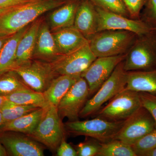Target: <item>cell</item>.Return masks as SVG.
Listing matches in <instances>:
<instances>
[{
	"label": "cell",
	"instance_id": "cell-38",
	"mask_svg": "<svg viewBox=\"0 0 156 156\" xmlns=\"http://www.w3.org/2000/svg\"><path fill=\"white\" fill-rule=\"evenodd\" d=\"M17 7V6H16V7H11V8H0V16H1V15H2V14H5L6 12H8V11H10V10L14 9V8H15V7Z\"/></svg>",
	"mask_w": 156,
	"mask_h": 156
},
{
	"label": "cell",
	"instance_id": "cell-33",
	"mask_svg": "<svg viewBox=\"0 0 156 156\" xmlns=\"http://www.w3.org/2000/svg\"><path fill=\"white\" fill-rule=\"evenodd\" d=\"M142 106L150 113L155 122L156 128V95L146 92H139Z\"/></svg>",
	"mask_w": 156,
	"mask_h": 156
},
{
	"label": "cell",
	"instance_id": "cell-11",
	"mask_svg": "<svg viewBox=\"0 0 156 156\" xmlns=\"http://www.w3.org/2000/svg\"><path fill=\"white\" fill-rule=\"evenodd\" d=\"M89 86L80 77L59 101L57 108L62 119L67 118L69 122L79 119V115L89 97Z\"/></svg>",
	"mask_w": 156,
	"mask_h": 156
},
{
	"label": "cell",
	"instance_id": "cell-6",
	"mask_svg": "<svg viewBox=\"0 0 156 156\" xmlns=\"http://www.w3.org/2000/svg\"><path fill=\"white\" fill-rule=\"evenodd\" d=\"M125 121L112 122L96 117L85 121H68L64 125L66 130L74 136H85L105 143L114 139Z\"/></svg>",
	"mask_w": 156,
	"mask_h": 156
},
{
	"label": "cell",
	"instance_id": "cell-29",
	"mask_svg": "<svg viewBox=\"0 0 156 156\" xmlns=\"http://www.w3.org/2000/svg\"><path fill=\"white\" fill-rule=\"evenodd\" d=\"M95 7L130 17L128 10L122 0H89Z\"/></svg>",
	"mask_w": 156,
	"mask_h": 156
},
{
	"label": "cell",
	"instance_id": "cell-18",
	"mask_svg": "<svg viewBox=\"0 0 156 156\" xmlns=\"http://www.w3.org/2000/svg\"><path fill=\"white\" fill-rule=\"evenodd\" d=\"M42 21L41 19H37L34 21L20 39L17 45L15 60L12 68L23 65L31 61L37 36Z\"/></svg>",
	"mask_w": 156,
	"mask_h": 156
},
{
	"label": "cell",
	"instance_id": "cell-42",
	"mask_svg": "<svg viewBox=\"0 0 156 156\" xmlns=\"http://www.w3.org/2000/svg\"><path fill=\"white\" fill-rule=\"evenodd\" d=\"M154 29H156V28Z\"/></svg>",
	"mask_w": 156,
	"mask_h": 156
},
{
	"label": "cell",
	"instance_id": "cell-20",
	"mask_svg": "<svg viewBox=\"0 0 156 156\" xmlns=\"http://www.w3.org/2000/svg\"><path fill=\"white\" fill-rule=\"evenodd\" d=\"M125 89L156 95V67L150 70L127 72Z\"/></svg>",
	"mask_w": 156,
	"mask_h": 156
},
{
	"label": "cell",
	"instance_id": "cell-9",
	"mask_svg": "<svg viewBox=\"0 0 156 156\" xmlns=\"http://www.w3.org/2000/svg\"><path fill=\"white\" fill-rule=\"evenodd\" d=\"M96 58L88 43L76 51L59 56L49 63L57 76L68 75L80 77Z\"/></svg>",
	"mask_w": 156,
	"mask_h": 156
},
{
	"label": "cell",
	"instance_id": "cell-4",
	"mask_svg": "<svg viewBox=\"0 0 156 156\" xmlns=\"http://www.w3.org/2000/svg\"><path fill=\"white\" fill-rule=\"evenodd\" d=\"M64 124L57 106L49 104L44 108L41 119L34 130L28 135L49 149L56 151L65 137Z\"/></svg>",
	"mask_w": 156,
	"mask_h": 156
},
{
	"label": "cell",
	"instance_id": "cell-39",
	"mask_svg": "<svg viewBox=\"0 0 156 156\" xmlns=\"http://www.w3.org/2000/svg\"><path fill=\"white\" fill-rule=\"evenodd\" d=\"M8 101L7 98L4 96H0V109L2 107L3 105Z\"/></svg>",
	"mask_w": 156,
	"mask_h": 156
},
{
	"label": "cell",
	"instance_id": "cell-21",
	"mask_svg": "<svg viewBox=\"0 0 156 156\" xmlns=\"http://www.w3.org/2000/svg\"><path fill=\"white\" fill-rule=\"evenodd\" d=\"M44 111V108H40L16 119L4 123L0 126V131H14L29 135L38 125Z\"/></svg>",
	"mask_w": 156,
	"mask_h": 156
},
{
	"label": "cell",
	"instance_id": "cell-40",
	"mask_svg": "<svg viewBox=\"0 0 156 156\" xmlns=\"http://www.w3.org/2000/svg\"><path fill=\"white\" fill-rule=\"evenodd\" d=\"M145 156H156V147L146 154Z\"/></svg>",
	"mask_w": 156,
	"mask_h": 156
},
{
	"label": "cell",
	"instance_id": "cell-28",
	"mask_svg": "<svg viewBox=\"0 0 156 156\" xmlns=\"http://www.w3.org/2000/svg\"><path fill=\"white\" fill-rule=\"evenodd\" d=\"M136 156L146 154L156 147V128L131 145Z\"/></svg>",
	"mask_w": 156,
	"mask_h": 156
},
{
	"label": "cell",
	"instance_id": "cell-31",
	"mask_svg": "<svg viewBox=\"0 0 156 156\" xmlns=\"http://www.w3.org/2000/svg\"><path fill=\"white\" fill-rule=\"evenodd\" d=\"M140 19L151 29L156 28V0H148Z\"/></svg>",
	"mask_w": 156,
	"mask_h": 156
},
{
	"label": "cell",
	"instance_id": "cell-8",
	"mask_svg": "<svg viewBox=\"0 0 156 156\" xmlns=\"http://www.w3.org/2000/svg\"><path fill=\"white\" fill-rule=\"evenodd\" d=\"M31 89L44 92L57 76L49 62L39 60L31 61L23 65L12 68Z\"/></svg>",
	"mask_w": 156,
	"mask_h": 156
},
{
	"label": "cell",
	"instance_id": "cell-10",
	"mask_svg": "<svg viewBox=\"0 0 156 156\" xmlns=\"http://www.w3.org/2000/svg\"><path fill=\"white\" fill-rule=\"evenodd\" d=\"M155 122L150 113L143 107L125 121L113 139L132 145L155 128Z\"/></svg>",
	"mask_w": 156,
	"mask_h": 156
},
{
	"label": "cell",
	"instance_id": "cell-27",
	"mask_svg": "<svg viewBox=\"0 0 156 156\" xmlns=\"http://www.w3.org/2000/svg\"><path fill=\"white\" fill-rule=\"evenodd\" d=\"M40 108H41L34 105L16 104L8 100L0 109V111L2 115L4 123H5L28 114Z\"/></svg>",
	"mask_w": 156,
	"mask_h": 156
},
{
	"label": "cell",
	"instance_id": "cell-1",
	"mask_svg": "<svg viewBox=\"0 0 156 156\" xmlns=\"http://www.w3.org/2000/svg\"><path fill=\"white\" fill-rule=\"evenodd\" d=\"M62 0H34L0 16V36H10L30 25L45 12L58 8Z\"/></svg>",
	"mask_w": 156,
	"mask_h": 156
},
{
	"label": "cell",
	"instance_id": "cell-16",
	"mask_svg": "<svg viewBox=\"0 0 156 156\" xmlns=\"http://www.w3.org/2000/svg\"><path fill=\"white\" fill-rule=\"evenodd\" d=\"M60 56L49 25L42 21L37 36L33 58L51 62Z\"/></svg>",
	"mask_w": 156,
	"mask_h": 156
},
{
	"label": "cell",
	"instance_id": "cell-3",
	"mask_svg": "<svg viewBox=\"0 0 156 156\" xmlns=\"http://www.w3.org/2000/svg\"><path fill=\"white\" fill-rule=\"evenodd\" d=\"M124 69L126 72L147 71L156 67V30L152 29L137 36L126 53Z\"/></svg>",
	"mask_w": 156,
	"mask_h": 156
},
{
	"label": "cell",
	"instance_id": "cell-37",
	"mask_svg": "<svg viewBox=\"0 0 156 156\" xmlns=\"http://www.w3.org/2000/svg\"><path fill=\"white\" fill-rule=\"evenodd\" d=\"M8 155V154H7L5 149L3 146L2 143L0 142V156H6Z\"/></svg>",
	"mask_w": 156,
	"mask_h": 156
},
{
	"label": "cell",
	"instance_id": "cell-32",
	"mask_svg": "<svg viewBox=\"0 0 156 156\" xmlns=\"http://www.w3.org/2000/svg\"><path fill=\"white\" fill-rule=\"evenodd\" d=\"M148 0H122L131 19H140V13Z\"/></svg>",
	"mask_w": 156,
	"mask_h": 156
},
{
	"label": "cell",
	"instance_id": "cell-15",
	"mask_svg": "<svg viewBox=\"0 0 156 156\" xmlns=\"http://www.w3.org/2000/svg\"><path fill=\"white\" fill-rule=\"evenodd\" d=\"M74 26L88 41L98 32L97 10L89 0L80 1L76 12Z\"/></svg>",
	"mask_w": 156,
	"mask_h": 156
},
{
	"label": "cell",
	"instance_id": "cell-26",
	"mask_svg": "<svg viewBox=\"0 0 156 156\" xmlns=\"http://www.w3.org/2000/svg\"><path fill=\"white\" fill-rule=\"evenodd\" d=\"M97 156H136L131 145L118 139L101 143Z\"/></svg>",
	"mask_w": 156,
	"mask_h": 156
},
{
	"label": "cell",
	"instance_id": "cell-22",
	"mask_svg": "<svg viewBox=\"0 0 156 156\" xmlns=\"http://www.w3.org/2000/svg\"><path fill=\"white\" fill-rule=\"evenodd\" d=\"M80 77L59 75L54 78L48 89L43 92L48 104L57 106L62 97Z\"/></svg>",
	"mask_w": 156,
	"mask_h": 156
},
{
	"label": "cell",
	"instance_id": "cell-23",
	"mask_svg": "<svg viewBox=\"0 0 156 156\" xmlns=\"http://www.w3.org/2000/svg\"><path fill=\"white\" fill-rule=\"evenodd\" d=\"M30 25L11 35L0 51V76L10 70L14 65L17 45Z\"/></svg>",
	"mask_w": 156,
	"mask_h": 156
},
{
	"label": "cell",
	"instance_id": "cell-19",
	"mask_svg": "<svg viewBox=\"0 0 156 156\" xmlns=\"http://www.w3.org/2000/svg\"><path fill=\"white\" fill-rule=\"evenodd\" d=\"M80 2V0L66 2L50 14L48 25L52 32L73 26Z\"/></svg>",
	"mask_w": 156,
	"mask_h": 156
},
{
	"label": "cell",
	"instance_id": "cell-30",
	"mask_svg": "<svg viewBox=\"0 0 156 156\" xmlns=\"http://www.w3.org/2000/svg\"><path fill=\"white\" fill-rule=\"evenodd\" d=\"M101 147V142L95 139L80 143L77 146L76 150L78 156H97Z\"/></svg>",
	"mask_w": 156,
	"mask_h": 156
},
{
	"label": "cell",
	"instance_id": "cell-36",
	"mask_svg": "<svg viewBox=\"0 0 156 156\" xmlns=\"http://www.w3.org/2000/svg\"><path fill=\"white\" fill-rule=\"evenodd\" d=\"M10 36H0V51L2 48L3 46L5 44L7 41L9 40Z\"/></svg>",
	"mask_w": 156,
	"mask_h": 156
},
{
	"label": "cell",
	"instance_id": "cell-43",
	"mask_svg": "<svg viewBox=\"0 0 156 156\" xmlns=\"http://www.w3.org/2000/svg\"><path fill=\"white\" fill-rule=\"evenodd\" d=\"M62 1H64V0H62Z\"/></svg>",
	"mask_w": 156,
	"mask_h": 156
},
{
	"label": "cell",
	"instance_id": "cell-34",
	"mask_svg": "<svg viewBox=\"0 0 156 156\" xmlns=\"http://www.w3.org/2000/svg\"><path fill=\"white\" fill-rule=\"evenodd\" d=\"M56 153L58 156H78L76 150L66 141L65 137L62 140L58 146Z\"/></svg>",
	"mask_w": 156,
	"mask_h": 156
},
{
	"label": "cell",
	"instance_id": "cell-25",
	"mask_svg": "<svg viewBox=\"0 0 156 156\" xmlns=\"http://www.w3.org/2000/svg\"><path fill=\"white\" fill-rule=\"evenodd\" d=\"M32 90L15 72L9 70L0 76V96H8L22 90Z\"/></svg>",
	"mask_w": 156,
	"mask_h": 156
},
{
	"label": "cell",
	"instance_id": "cell-24",
	"mask_svg": "<svg viewBox=\"0 0 156 156\" xmlns=\"http://www.w3.org/2000/svg\"><path fill=\"white\" fill-rule=\"evenodd\" d=\"M12 103L21 105H34L44 108L49 105L43 92L32 90L17 91L5 96Z\"/></svg>",
	"mask_w": 156,
	"mask_h": 156
},
{
	"label": "cell",
	"instance_id": "cell-14",
	"mask_svg": "<svg viewBox=\"0 0 156 156\" xmlns=\"http://www.w3.org/2000/svg\"><path fill=\"white\" fill-rule=\"evenodd\" d=\"M0 142L9 155L44 156L43 146L23 133L11 131H0Z\"/></svg>",
	"mask_w": 156,
	"mask_h": 156
},
{
	"label": "cell",
	"instance_id": "cell-41",
	"mask_svg": "<svg viewBox=\"0 0 156 156\" xmlns=\"http://www.w3.org/2000/svg\"><path fill=\"white\" fill-rule=\"evenodd\" d=\"M4 123V120H3V118L2 115V112H1V111H0V126L1 125H2Z\"/></svg>",
	"mask_w": 156,
	"mask_h": 156
},
{
	"label": "cell",
	"instance_id": "cell-17",
	"mask_svg": "<svg viewBox=\"0 0 156 156\" xmlns=\"http://www.w3.org/2000/svg\"><path fill=\"white\" fill-rule=\"evenodd\" d=\"M52 34L60 56L75 52L89 43V41L74 26Z\"/></svg>",
	"mask_w": 156,
	"mask_h": 156
},
{
	"label": "cell",
	"instance_id": "cell-7",
	"mask_svg": "<svg viewBox=\"0 0 156 156\" xmlns=\"http://www.w3.org/2000/svg\"><path fill=\"white\" fill-rule=\"evenodd\" d=\"M141 107L139 92L125 89L95 114L96 117L112 122L125 121Z\"/></svg>",
	"mask_w": 156,
	"mask_h": 156
},
{
	"label": "cell",
	"instance_id": "cell-13",
	"mask_svg": "<svg viewBox=\"0 0 156 156\" xmlns=\"http://www.w3.org/2000/svg\"><path fill=\"white\" fill-rule=\"evenodd\" d=\"M95 7L98 16V32L105 30H127L140 36L152 29L140 19H131Z\"/></svg>",
	"mask_w": 156,
	"mask_h": 156
},
{
	"label": "cell",
	"instance_id": "cell-12",
	"mask_svg": "<svg viewBox=\"0 0 156 156\" xmlns=\"http://www.w3.org/2000/svg\"><path fill=\"white\" fill-rule=\"evenodd\" d=\"M126 54L109 57H98L81 75L89 86V96L95 94L112 74Z\"/></svg>",
	"mask_w": 156,
	"mask_h": 156
},
{
	"label": "cell",
	"instance_id": "cell-35",
	"mask_svg": "<svg viewBox=\"0 0 156 156\" xmlns=\"http://www.w3.org/2000/svg\"><path fill=\"white\" fill-rule=\"evenodd\" d=\"M33 1L34 0H0V8L16 7Z\"/></svg>",
	"mask_w": 156,
	"mask_h": 156
},
{
	"label": "cell",
	"instance_id": "cell-2",
	"mask_svg": "<svg viewBox=\"0 0 156 156\" xmlns=\"http://www.w3.org/2000/svg\"><path fill=\"white\" fill-rule=\"evenodd\" d=\"M137 37L129 31H101L89 41V46L97 58L124 55L128 52Z\"/></svg>",
	"mask_w": 156,
	"mask_h": 156
},
{
	"label": "cell",
	"instance_id": "cell-5",
	"mask_svg": "<svg viewBox=\"0 0 156 156\" xmlns=\"http://www.w3.org/2000/svg\"><path fill=\"white\" fill-rule=\"evenodd\" d=\"M123 61L117 66L93 97L87 100L79 117L87 118L95 114L105 103L125 89L127 83V72L124 69Z\"/></svg>",
	"mask_w": 156,
	"mask_h": 156
}]
</instances>
